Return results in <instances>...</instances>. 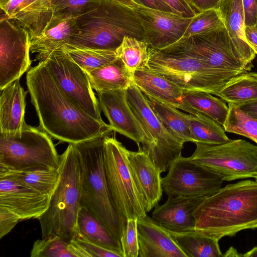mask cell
<instances>
[{
	"label": "cell",
	"mask_w": 257,
	"mask_h": 257,
	"mask_svg": "<svg viewBox=\"0 0 257 257\" xmlns=\"http://www.w3.org/2000/svg\"><path fill=\"white\" fill-rule=\"evenodd\" d=\"M26 84L39 127L50 137L76 144L112 134L109 124L91 116L63 93L44 61L27 71Z\"/></svg>",
	"instance_id": "obj_1"
},
{
	"label": "cell",
	"mask_w": 257,
	"mask_h": 257,
	"mask_svg": "<svg viewBox=\"0 0 257 257\" xmlns=\"http://www.w3.org/2000/svg\"><path fill=\"white\" fill-rule=\"evenodd\" d=\"M195 231L218 240L257 228V181L228 184L205 198L194 212Z\"/></svg>",
	"instance_id": "obj_2"
},
{
	"label": "cell",
	"mask_w": 257,
	"mask_h": 257,
	"mask_svg": "<svg viewBox=\"0 0 257 257\" xmlns=\"http://www.w3.org/2000/svg\"><path fill=\"white\" fill-rule=\"evenodd\" d=\"M75 20L77 31L64 44L116 50L125 36L144 41L143 29L134 9L112 0H101Z\"/></svg>",
	"instance_id": "obj_3"
},
{
	"label": "cell",
	"mask_w": 257,
	"mask_h": 257,
	"mask_svg": "<svg viewBox=\"0 0 257 257\" xmlns=\"http://www.w3.org/2000/svg\"><path fill=\"white\" fill-rule=\"evenodd\" d=\"M105 137L74 144L81 167V207L92 214L120 242L126 219L116 209L107 184L103 161Z\"/></svg>",
	"instance_id": "obj_4"
},
{
	"label": "cell",
	"mask_w": 257,
	"mask_h": 257,
	"mask_svg": "<svg viewBox=\"0 0 257 257\" xmlns=\"http://www.w3.org/2000/svg\"><path fill=\"white\" fill-rule=\"evenodd\" d=\"M59 177L46 210L38 217L42 238L57 235L70 242L76 235L81 208V167L74 144L60 155Z\"/></svg>",
	"instance_id": "obj_5"
},
{
	"label": "cell",
	"mask_w": 257,
	"mask_h": 257,
	"mask_svg": "<svg viewBox=\"0 0 257 257\" xmlns=\"http://www.w3.org/2000/svg\"><path fill=\"white\" fill-rule=\"evenodd\" d=\"M148 67L172 81L184 91L215 95L232 77L242 73L215 69L181 51L149 48Z\"/></svg>",
	"instance_id": "obj_6"
},
{
	"label": "cell",
	"mask_w": 257,
	"mask_h": 257,
	"mask_svg": "<svg viewBox=\"0 0 257 257\" xmlns=\"http://www.w3.org/2000/svg\"><path fill=\"white\" fill-rule=\"evenodd\" d=\"M60 164L51 137L27 123L21 133L0 134V173L58 169Z\"/></svg>",
	"instance_id": "obj_7"
},
{
	"label": "cell",
	"mask_w": 257,
	"mask_h": 257,
	"mask_svg": "<svg viewBox=\"0 0 257 257\" xmlns=\"http://www.w3.org/2000/svg\"><path fill=\"white\" fill-rule=\"evenodd\" d=\"M127 151L116 139L105 138L103 161L107 184L116 209L126 220L147 215L130 165Z\"/></svg>",
	"instance_id": "obj_8"
},
{
	"label": "cell",
	"mask_w": 257,
	"mask_h": 257,
	"mask_svg": "<svg viewBox=\"0 0 257 257\" xmlns=\"http://www.w3.org/2000/svg\"><path fill=\"white\" fill-rule=\"evenodd\" d=\"M195 144L190 160L223 181L257 178V146L241 139L220 144Z\"/></svg>",
	"instance_id": "obj_9"
},
{
	"label": "cell",
	"mask_w": 257,
	"mask_h": 257,
	"mask_svg": "<svg viewBox=\"0 0 257 257\" xmlns=\"http://www.w3.org/2000/svg\"><path fill=\"white\" fill-rule=\"evenodd\" d=\"M126 93L128 104L145 134L142 148L160 172H164L181 155L184 143L167 130L150 106L146 96L134 82L126 89Z\"/></svg>",
	"instance_id": "obj_10"
},
{
	"label": "cell",
	"mask_w": 257,
	"mask_h": 257,
	"mask_svg": "<svg viewBox=\"0 0 257 257\" xmlns=\"http://www.w3.org/2000/svg\"><path fill=\"white\" fill-rule=\"evenodd\" d=\"M43 61L59 88L72 102L94 118L103 121L98 99L87 73L62 47L56 49Z\"/></svg>",
	"instance_id": "obj_11"
},
{
	"label": "cell",
	"mask_w": 257,
	"mask_h": 257,
	"mask_svg": "<svg viewBox=\"0 0 257 257\" xmlns=\"http://www.w3.org/2000/svg\"><path fill=\"white\" fill-rule=\"evenodd\" d=\"M166 48L181 51L218 70L240 73L251 70L239 58L224 26Z\"/></svg>",
	"instance_id": "obj_12"
},
{
	"label": "cell",
	"mask_w": 257,
	"mask_h": 257,
	"mask_svg": "<svg viewBox=\"0 0 257 257\" xmlns=\"http://www.w3.org/2000/svg\"><path fill=\"white\" fill-rule=\"evenodd\" d=\"M168 170L162 180L163 190L168 196L206 198L219 191L223 181L182 155L171 163Z\"/></svg>",
	"instance_id": "obj_13"
},
{
	"label": "cell",
	"mask_w": 257,
	"mask_h": 257,
	"mask_svg": "<svg viewBox=\"0 0 257 257\" xmlns=\"http://www.w3.org/2000/svg\"><path fill=\"white\" fill-rule=\"evenodd\" d=\"M30 43L28 32L16 21L0 19V90L30 69Z\"/></svg>",
	"instance_id": "obj_14"
},
{
	"label": "cell",
	"mask_w": 257,
	"mask_h": 257,
	"mask_svg": "<svg viewBox=\"0 0 257 257\" xmlns=\"http://www.w3.org/2000/svg\"><path fill=\"white\" fill-rule=\"evenodd\" d=\"M144 32V41L149 47L162 50L179 41L192 18L167 12L142 5L133 9Z\"/></svg>",
	"instance_id": "obj_15"
},
{
	"label": "cell",
	"mask_w": 257,
	"mask_h": 257,
	"mask_svg": "<svg viewBox=\"0 0 257 257\" xmlns=\"http://www.w3.org/2000/svg\"><path fill=\"white\" fill-rule=\"evenodd\" d=\"M101 111L113 131L134 141L137 145L145 139L144 131L130 107L126 89L97 93Z\"/></svg>",
	"instance_id": "obj_16"
},
{
	"label": "cell",
	"mask_w": 257,
	"mask_h": 257,
	"mask_svg": "<svg viewBox=\"0 0 257 257\" xmlns=\"http://www.w3.org/2000/svg\"><path fill=\"white\" fill-rule=\"evenodd\" d=\"M50 198L13 179L0 177V206L15 212L22 220L38 219L47 209Z\"/></svg>",
	"instance_id": "obj_17"
},
{
	"label": "cell",
	"mask_w": 257,
	"mask_h": 257,
	"mask_svg": "<svg viewBox=\"0 0 257 257\" xmlns=\"http://www.w3.org/2000/svg\"><path fill=\"white\" fill-rule=\"evenodd\" d=\"M206 197L170 196L166 202L157 205L152 218L167 230L184 232L195 230L194 212Z\"/></svg>",
	"instance_id": "obj_18"
},
{
	"label": "cell",
	"mask_w": 257,
	"mask_h": 257,
	"mask_svg": "<svg viewBox=\"0 0 257 257\" xmlns=\"http://www.w3.org/2000/svg\"><path fill=\"white\" fill-rule=\"evenodd\" d=\"M137 151L128 150L127 157L146 212L158 205L163 193L161 172L140 145Z\"/></svg>",
	"instance_id": "obj_19"
},
{
	"label": "cell",
	"mask_w": 257,
	"mask_h": 257,
	"mask_svg": "<svg viewBox=\"0 0 257 257\" xmlns=\"http://www.w3.org/2000/svg\"><path fill=\"white\" fill-rule=\"evenodd\" d=\"M138 257H187L169 231L146 215L137 219Z\"/></svg>",
	"instance_id": "obj_20"
},
{
	"label": "cell",
	"mask_w": 257,
	"mask_h": 257,
	"mask_svg": "<svg viewBox=\"0 0 257 257\" xmlns=\"http://www.w3.org/2000/svg\"><path fill=\"white\" fill-rule=\"evenodd\" d=\"M133 81L146 96L189 114H194L197 112L186 103L183 89L163 76L152 71L148 66L137 69Z\"/></svg>",
	"instance_id": "obj_21"
},
{
	"label": "cell",
	"mask_w": 257,
	"mask_h": 257,
	"mask_svg": "<svg viewBox=\"0 0 257 257\" xmlns=\"http://www.w3.org/2000/svg\"><path fill=\"white\" fill-rule=\"evenodd\" d=\"M218 10L233 46L242 62L251 69L256 53L248 44L245 33V20L242 0H220Z\"/></svg>",
	"instance_id": "obj_22"
},
{
	"label": "cell",
	"mask_w": 257,
	"mask_h": 257,
	"mask_svg": "<svg viewBox=\"0 0 257 257\" xmlns=\"http://www.w3.org/2000/svg\"><path fill=\"white\" fill-rule=\"evenodd\" d=\"M18 79L1 90V134L13 135L21 133L26 124V97L24 90Z\"/></svg>",
	"instance_id": "obj_23"
},
{
	"label": "cell",
	"mask_w": 257,
	"mask_h": 257,
	"mask_svg": "<svg viewBox=\"0 0 257 257\" xmlns=\"http://www.w3.org/2000/svg\"><path fill=\"white\" fill-rule=\"evenodd\" d=\"M74 18L52 17L38 37L31 40L30 51L36 59L44 61L56 49L64 45L77 31Z\"/></svg>",
	"instance_id": "obj_24"
},
{
	"label": "cell",
	"mask_w": 257,
	"mask_h": 257,
	"mask_svg": "<svg viewBox=\"0 0 257 257\" xmlns=\"http://www.w3.org/2000/svg\"><path fill=\"white\" fill-rule=\"evenodd\" d=\"M52 16L50 0H24L18 12L11 19L28 32L32 40L42 33Z\"/></svg>",
	"instance_id": "obj_25"
},
{
	"label": "cell",
	"mask_w": 257,
	"mask_h": 257,
	"mask_svg": "<svg viewBox=\"0 0 257 257\" xmlns=\"http://www.w3.org/2000/svg\"><path fill=\"white\" fill-rule=\"evenodd\" d=\"M87 74L92 88L97 93L112 90H126L133 82L132 76L122 61L118 58Z\"/></svg>",
	"instance_id": "obj_26"
},
{
	"label": "cell",
	"mask_w": 257,
	"mask_h": 257,
	"mask_svg": "<svg viewBox=\"0 0 257 257\" xmlns=\"http://www.w3.org/2000/svg\"><path fill=\"white\" fill-rule=\"evenodd\" d=\"M76 236L123 257L120 242L92 214L83 207H81L78 215Z\"/></svg>",
	"instance_id": "obj_27"
},
{
	"label": "cell",
	"mask_w": 257,
	"mask_h": 257,
	"mask_svg": "<svg viewBox=\"0 0 257 257\" xmlns=\"http://www.w3.org/2000/svg\"><path fill=\"white\" fill-rule=\"evenodd\" d=\"M215 95L238 106L257 100V72L246 71L232 77Z\"/></svg>",
	"instance_id": "obj_28"
},
{
	"label": "cell",
	"mask_w": 257,
	"mask_h": 257,
	"mask_svg": "<svg viewBox=\"0 0 257 257\" xmlns=\"http://www.w3.org/2000/svg\"><path fill=\"white\" fill-rule=\"evenodd\" d=\"M187 257H223L217 239L196 231L176 232L168 230Z\"/></svg>",
	"instance_id": "obj_29"
},
{
	"label": "cell",
	"mask_w": 257,
	"mask_h": 257,
	"mask_svg": "<svg viewBox=\"0 0 257 257\" xmlns=\"http://www.w3.org/2000/svg\"><path fill=\"white\" fill-rule=\"evenodd\" d=\"M146 97L159 118L172 135L184 144L188 142L193 143L187 114L151 97Z\"/></svg>",
	"instance_id": "obj_30"
},
{
	"label": "cell",
	"mask_w": 257,
	"mask_h": 257,
	"mask_svg": "<svg viewBox=\"0 0 257 257\" xmlns=\"http://www.w3.org/2000/svg\"><path fill=\"white\" fill-rule=\"evenodd\" d=\"M187 118L193 143L220 144L230 140L223 127L208 115L197 111Z\"/></svg>",
	"instance_id": "obj_31"
},
{
	"label": "cell",
	"mask_w": 257,
	"mask_h": 257,
	"mask_svg": "<svg viewBox=\"0 0 257 257\" xmlns=\"http://www.w3.org/2000/svg\"><path fill=\"white\" fill-rule=\"evenodd\" d=\"M1 177L11 178L42 194L51 196L58 182L59 169L8 171L0 173Z\"/></svg>",
	"instance_id": "obj_32"
},
{
	"label": "cell",
	"mask_w": 257,
	"mask_h": 257,
	"mask_svg": "<svg viewBox=\"0 0 257 257\" xmlns=\"http://www.w3.org/2000/svg\"><path fill=\"white\" fill-rule=\"evenodd\" d=\"M184 97L186 103L194 110L208 115L223 126L229 111L223 100L202 91H184Z\"/></svg>",
	"instance_id": "obj_33"
},
{
	"label": "cell",
	"mask_w": 257,
	"mask_h": 257,
	"mask_svg": "<svg viewBox=\"0 0 257 257\" xmlns=\"http://www.w3.org/2000/svg\"><path fill=\"white\" fill-rule=\"evenodd\" d=\"M149 48L145 41L125 36L116 49L118 58L122 61L133 79L137 69L148 67Z\"/></svg>",
	"instance_id": "obj_34"
},
{
	"label": "cell",
	"mask_w": 257,
	"mask_h": 257,
	"mask_svg": "<svg viewBox=\"0 0 257 257\" xmlns=\"http://www.w3.org/2000/svg\"><path fill=\"white\" fill-rule=\"evenodd\" d=\"M61 47L87 73L118 58L114 50L80 48L69 44Z\"/></svg>",
	"instance_id": "obj_35"
},
{
	"label": "cell",
	"mask_w": 257,
	"mask_h": 257,
	"mask_svg": "<svg viewBox=\"0 0 257 257\" xmlns=\"http://www.w3.org/2000/svg\"><path fill=\"white\" fill-rule=\"evenodd\" d=\"M229 111L223 126L225 132L239 135L257 144V118L243 112L240 108L228 103Z\"/></svg>",
	"instance_id": "obj_36"
},
{
	"label": "cell",
	"mask_w": 257,
	"mask_h": 257,
	"mask_svg": "<svg viewBox=\"0 0 257 257\" xmlns=\"http://www.w3.org/2000/svg\"><path fill=\"white\" fill-rule=\"evenodd\" d=\"M224 26L219 13L216 8L199 12L192 18L181 38L174 44L194 36L209 33Z\"/></svg>",
	"instance_id": "obj_37"
},
{
	"label": "cell",
	"mask_w": 257,
	"mask_h": 257,
	"mask_svg": "<svg viewBox=\"0 0 257 257\" xmlns=\"http://www.w3.org/2000/svg\"><path fill=\"white\" fill-rule=\"evenodd\" d=\"M31 257H76L70 242L57 235L36 240L31 251Z\"/></svg>",
	"instance_id": "obj_38"
},
{
	"label": "cell",
	"mask_w": 257,
	"mask_h": 257,
	"mask_svg": "<svg viewBox=\"0 0 257 257\" xmlns=\"http://www.w3.org/2000/svg\"><path fill=\"white\" fill-rule=\"evenodd\" d=\"M52 17H77L94 9L101 0H50Z\"/></svg>",
	"instance_id": "obj_39"
},
{
	"label": "cell",
	"mask_w": 257,
	"mask_h": 257,
	"mask_svg": "<svg viewBox=\"0 0 257 257\" xmlns=\"http://www.w3.org/2000/svg\"><path fill=\"white\" fill-rule=\"evenodd\" d=\"M72 251L76 257H121L113 251L94 244L79 236L70 242Z\"/></svg>",
	"instance_id": "obj_40"
},
{
	"label": "cell",
	"mask_w": 257,
	"mask_h": 257,
	"mask_svg": "<svg viewBox=\"0 0 257 257\" xmlns=\"http://www.w3.org/2000/svg\"><path fill=\"white\" fill-rule=\"evenodd\" d=\"M120 243L123 257L139 256L137 219L126 220L120 238Z\"/></svg>",
	"instance_id": "obj_41"
},
{
	"label": "cell",
	"mask_w": 257,
	"mask_h": 257,
	"mask_svg": "<svg viewBox=\"0 0 257 257\" xmlns=\"http://www.w3.org/2000/svg\"><path fill=\"white\" fill-rule=\"evenodd\" d=\"M22 220L15 212L0 206V238L9 233Z\"/></svg>",
	"instance_id": "obj_42"
},
{
	"label": "cell",
	"mask_w": 257,
	"mask_h": 257,
	"mask_svg": "<svg viewBox=\"0 0 257 257\" xmlns=\"http://www.w3.org/2000/svg\"><path fill=\"white\" fill-rule=\"evenodd\" d=\"M171 11L182 16L191 18L198 13L191 6L188 0H162Z\"/></svg>",
	"instance_id": "obj_43"
},
{
	"label": "cell",
	"mask_w": 257,
	"mask_h": 257,
	"mask_svg": "<svg viewBox=\"0 0 257 257\" xmlns=\"http://www.w3.org/2000/svg\"><path fill=\"white\" fill-rule=\"evenodd\" d=\"M245 26H255L257 15V0H242Z\"/></svg>",
	"instance_id": "obj_44"
},
{
	"label": "cell",
	"mask_w": 257,
	"mask_h": 257,
	"mask_svg": "<svg viewBox=\"0 0 257 257\" xmlns=\"http://www.w3.org/2000/svg\"><path fill=\"white\" fill-rule=\"evenodd\" d=\"M198 12L216 8L220 0H188Z\"/></svg>",
	"instance_id": "obj_45"
},
{
	"label": "cell",
	"mask_w": 257,
	"mask_h": 257,
	"mask_svg": "<svg viewBox=\"0 0 257 257\" xmlns=\"http://www.w3.org/2000/svg\"><path fill=\"white\" fill-rule=\"evenodd\" d=\"M245 33L248 44L257 55V30L255 27L245 26Z\"/></svg>",
	"instance_id": "obj_46"
},
{
	"label": "cell",
	"mask_w": 257,
	"mask_h": 257,
	"mask_svg": "<svg viewBox=\"0 0 257 257\" xmlns=\"http://www.w3.org/2000/svg\"><path fill=\"white\" fill-rule=\"evenodd\" d=\"M24 0H10L2 9L9 19L17 14Z\"/></svg>",
	"instance_id": "obj_47"
},
{
	"label": "cell",
	"mask_w": 257,
	"mask_h": 257,
	"mask_svg": "<svg viewBox=\"0 0 257 257\" xmlns=\"http://www.w3.org/2000/svg\"><path fill=\"white\" fill-rule=\"evenodd\" d=\"M139 1L142 5L147 7L167 12H173L162 0H139Z\"/></svg>",
	"instance_id": "obj_48"
},
{
	"label": "cell",
	"mask_w": 257,
	"mask_h": 257,
	"mask_svg": "<svg viewBox=\"0 0 257 257\" xmlns=\"http://www.w3.org/2000/svg\"><path fill=\"white\" fill-rule=\"evenodd\" d=\"M238 107L245 113L257 118V100Z\"/></svg>",
	"instance_id": "obj_49"
},
{
	"label": "cell",
	"mask_w": 257,
	"mask_h": 257,
	"mask_svg": "<svg viewBox=\"0 0 257 257\" xmlns=\"http://www.w3.org/2000/svg\"><path fill=\"white\" fill-rule=\"evenodd\" d=\"M132 9H136L142 5L139 0H112Z\"/></svg>",
	"instance_id": "obj_50"
},
{
	"label": "cell",
	"mask_w": 257,
	"mask_h": 257,
	"mask_svg": "<svg viewBox=\"0 0 257 257\" xmlns=\"http://www.w3.org/2000/svg\"><path fill=\"white\" fill-rule=\"evenodd\" d=\"M225 256H242L243 254L239 253L237 252V250L233 247H230L225 253L223 254V257Z\"/></svg>",
	"instance_id": "obj_51"
},
{
	"label": "cell",
	"mask_w": 257,
	"mask_h": 257,
	"mask_svg": "<svg viewBox=\"0 0 257 257\" xmlns=\"http://www.w3.org/2000/svg\"><path fill=\"white\" fill-rule=\"evenodd\" d=\"M243 257H257V246L252 248L249 251L243 254Z\"/></svg>",
	"instance_id": "obj_52"
},
{
	"label": "cell",
	"mask_w": 257,
	"mask_h": 257,
	"mask_svg": "<svg viewBox=\"0 0 257 257\" xmlns=\"http://www.w3.org/2000/svg\"><path fill=\"white\" fill-rule=\"evenodd\" d=\"M10 0H0V8L4 7Z\"/></svg>",
	"instance_id": "obj_53"
},
{
	"label": "cell",
	"mask_w": 257,
	"mask_h": 257,
	"mask_svg": "<svg viewBox=\"0 0 257 257\" xmlns=\"http://www.w3.org/2000/svg\"><path fill=\"white\" fill-rule=\"evenodd\" d=\"M257 30V15H256V23H255V25L254 26Z\"/></svg>",
	"instance_id": "obj_54"
},
{
	"label": "cell",
	"mask_w": 257,
	"mask_h": 257,
	"mask_svg": "<svg viewBox=\"0 0 257 257\" xmlns=\"http://www.w3.org/2000/svg\"><path fill=\"white\" fill-rule=\"evenodd\" d=\"M254 180H256V181H257V178L255 179Z\"/></svg>",
	"instance_id": "obj_55"
}]
</instances>
